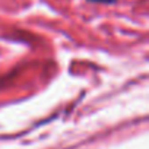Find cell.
<instances>
[{
  "instance_id": "6da1fadb",
  "label": "cell",
  "mask_w": 149,
  "mask_h": 149,
  "mask_svg": "<svg viewBox=\"0 0 149 149\" xmlns=\"http://www.w3.org/2000/svg\"><path fill=\"white\" fill-rule=\"evenodd\" d=\"M92 2H98V3H113L114 0H92Z\"/></svg>"
}]
</instances>
